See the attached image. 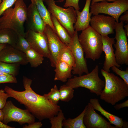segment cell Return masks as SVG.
<instances>
[{"mask_svg": "<svg viewBox=\"0 0 128 128\" xmlns=\"http://www.w3.org/2000/svg\"><path fill=\"white\" fill-rule=\"evenodd\" d=\"M50 17L57 35L63 43L69 46L71 43L72 37L55 16L51 14Z\"/></svg>", "mask_w": 128, "mask_h": 128, "instance_id": "obj_21", "label": "cell"}, {"mask_svg": "<svg viewBox=\"0 0 128 128\" xmlns=\"http://www.w3.org/2000/svg\"><path fill=\"white\" fill-rule=\"evenodd\" d=\"M125 28V31L127 35V37H128V23L124 26Z\"/></svg>", "mask_w": 128, "mask_h": 128, "instance_id": "obj_43", "label": "cell"}, {"mask_svg": "<svg viewBox=\"0 0 128 128\" xmlns=\"http://www.w3.org/2000/svg\"><path fill=\"white\" fill-rule=\"evenodd\" d=\"M4 114L1 109H0V121H2L3 118Z\"/></svg>", "mask_w": 128, "mask_h": 128, "instance_id": "obj_42", "label": "cell"}, {"mask_svg": "<svg viewBox=\"0 0 128 128\" xmlns=\"http://www.w3.org/2000/svg\"><path fill=\"white\" fill-rule=\"evenodd\" d=\"M25 22L28 30L40 33L44 32L46 25L39 14L36 6L32 3L27 8Z\"/></svg>", "mask_w": 128, "mask_h": 128, "instance_id": "obj_17", "label": "cell"}, {"mask_svg": "<svg viewBox=\"0 0 128 128\" xmlns=\"http://www.w3.org/2000/svg\"><path fill=\"white\" fill-rule=\"evenodd\" d=\"M59 61L64 62L73 68L75 66L74 59L69 46H66L59 52L57 57L56 63Z\"/></svg>", "mask_w": 128, "mask_h": 128, "instance_id": "obj_24", "label": "cell"}, {"mask_svg": "<svg viewBox=\"0 0 128 128\" xmlns=\"http://www.w3.org/2000/svg\"><path fill=\"white\" fill-rule=\"evenodd\" d=\"M31 66L36 68L43 63V56L32 48L27 50L24 53Z\"/></svg>", "mask_w": 128, "mask_h": 128, "instance_id": "obj_26", "label": "cell"}, {"mask_svg": "<svg viewBox=\"0 0 128 128\" xmlns=\"http://www.w3.org/2000/svg\"><path fill=\"white\" fill-rule=\"evenodd\" d=\"M28 125H25L23 126V128H40L41 127L42 124L41 121L28 124Z\"/></svg>", "mask_w": 128, "mask_h": 128, "instance_id": "obj_37", "label": "cell"}, {"mask_svg": "<svg viewBox=\"0 0 128 128\" xmlns=\"http://www.w3.org/2000/svg\"><path fill=\"white\" fill-rule=\"evenodd\" d=\"M115 22L112 17L98 14L91 18L90 23L92 28L102 36L114 33Z\"/></svg>", "mask_w": 128, "mask_h": 128, "instance_id": "obj_12", "label": "cell"}, {"mask_svg": "<svg viewBox=\"0 0 128 128\" xmlns=\"http://www.w3.org/2000/svg\"><path fill=\"white\" fill-rule=\"evenodd\" d=\"M25 37L31 48L44 57L50 59V55L49 49L48 38L45 33L28 30L25 32Z\"/></svg>", "mask_w": 128, "mask_h": 128, "instance_id": "obj_11", "label": "cell"}, {"mask_svg": "<svg viewBox=\"0 0 128 128\" xmlns=\"http://www.w3.org/2000/svg\"><path fill=\"white\" fill-rule=\"evenodd\" d=\"M85 108L83 122L86 128H117L97 113L89 102Z\"/></svg>", "mask_w": 128, "mask_h": 128, "instance_id": "obj_13", "label": "cell"}, {"mask_svg": "<svg viewBox=\"0 0 128 128\" xmlns=\"http://www.w3.org/2000/svg\"><path fill=\"white\" fill-rule=\"evenodd\" d=\"M55 68V81L59 80L65 82L68 79L71 78L73 67L66 63L63 61H58L56 63Z\"/></svg>", "mask_w": 128, "mask_h": 128, "instance_id": "obj_20", "label": "cell"}, {"mask_svg": "<svg viewBox=\"0 0 128 128\" xmlns=\"http://www.w3.org/2000/svg\"><path fill=\"white\" fill-rule=\"evenodd\" d=\"M4 90L0 89V109H2L7 102V98L10 97L8 94L5 93Z\"/></svg>", "mask_w": 128, "mask_h": 128, "instance_id": "obj_36", "label": "cell"}, {"mask_svg": "<svg viewBox=\"0 0 128 128\" xmlns=\"http://www.w3.org/2000/svg\"><path fill=\"white\" fill-rule=\"evenodd\" d=\"M60 94V100L65 102H68L74 97V89L66 84L61 86L59 89Z\"/></svg>", "mask_w": 128, "mask_h": 128, "instance_id": "obj_27", "label": "cell"}, {"mask_svg": "<svg viewBox=\"0 0 128 128\" xmlns=\"http://www.w3.org/2000/svg\"><path fill=\"white\" fill-rule=\"evenodd\" d=\"M18 34L14 31L8 28L0 30V43L7 44L15 48Z\"/></svg>", "mask_w": 128, "mask_h": 128, "instance_id": "obj_23", "label": "cell"}, {"mask_svg": "<svg viewBox=\"0 0 128 128\" xmlns=\"http://www.w3.org/2000/svg\"><path fill=\"white\" fill-rule=\"evenodd\" d=\"M44 32L48 38L50 56L49 59L51 66L55 68L58 56L61 50L66 46L60 39L56 33L48 25L46 26Z\"/></svg>", "mask_w": 128, "mask_h": 128, "instance_id": "obj_14", "label": "cell"}, {"mask_svg": "<svg viewBox=\"0 0 128 128\" xmlns=\"http://www.w3.org/2000/svg\"><path fill=\"white\" fill-rule=\"evenodd\" d=\"M7 44H1L0 43V51L5 47Z\"/></svg>", "mask_w": 128, "mask_h": 128, "instance_id": "obj_44", "label": "cell"}, {"mask_svg": "<svg viewBox=\"0 0 128 128\" xmlns=\"http://www.w3.org/2000/svg\"><path fill=\"white\" fill-rule=\"evenodd\" d=\"M124 22H115V39L116 43L114 44L115 48L114 52L117 63L119 65H128V45L127 36L123 28Z\"/></svg>", "mask_w": 128, "mask_h": 128, "instance_id": "obj_9", "label": "cell"}, {"mask_svg": "<svg viewBox=\"0 0 128 128\" xmlns=\"http://www.w3.org/2000/svg\"><path fill=\"white\" fill-rule=\"evenodd\" d=\"M99 66L97 65L90 73L78 77L74 76L69 79L65 84L73 89L84 87L91 93L100 96L105 86V82L99 77Z\"/></svg>", "mask_w": 128, "mask_h": 128, "instance_id": "obj_5", "label": "cell"}, {"mask_svg": "<svg viewBox=\"0 0 128 128\" xmlns=\"http://www.w3.org/2000/svg\"><path fill=\"white\" fill-rule=\"evenodd\" d=\"M101 73L105 79V85L100 99L114 105L128 96V85L122 78L103 69Z\"/></svg>", "mask_w": 128, "mask_h": 128, "instance_id": "obj_2", "label": "cell"}, {"mask_svg": "<svg viewBox=\"0 0 128 128\" xmlns=\"http://www.w3.org/2000/svg\"><path fill=\"white\" fill-rule=\"evenodd\" d=\"M32 82L31 79L23 76L24 91H17L7 86L5 87L4 90L10 97L23 105L39 121L56 115L61 110L60 107L52 103L43 95L35 92L31 87Z\"/></svg>", "mask_w": 128, "mask_h": 128, "instance_id": "obj_1", "label": "cell"}, {"mask_svg": "<svg viewBox=\"0 0 128 128\" xmlns=\"http://www.w3.org/2000/svg\"><path fill=\"white\" fill-rule=\"evenodd\" d=\"M91 0H86L84 7L82 12L76 10L77 20L73 26L74 29L78 31H82L90 26L92 14L90 12V7Z\"/></svg>", "mask_w": 128, "mask_h": 128, "instance_id": "obj_19", "label": "cell"}, {"mask_svg": "<svg viewBox=\"0 0 128 128\" xmlns=\"http://www.w3.org/2000/svg\"><path fill=\"white\" fill-rule=\"evenodd\" d=\"M34 4L45 24L50 26L55 33V29L51 19L50 14L45 6L43 0H30Z\"/></svg>", "mask_w": 128, "mask_h": 128, "instance_id": "obj_22", "label": "cell"}, {"mask_svg": "<svg viewBox=\"0 0 128 128\" xmlns=\"http://www.w3.org/2000/svg\"><path fill=\"white\" fill-rule=\"evenodd\" d=\"M89 102L95 110L99 111L108 120L111 124L114 125L117 128H128V122L123 120L122 118L111 114L104 109L101 106L98 99H91Z\"/></svg>", "mask_w": 128, "mask_h": 128, "instance_id": "obj_18", "label": "cell"}, {"mask_svg": "<svg viewBox=\"0 0 128 128\" xmlns=\"http://www.w3.org/2000/svg\"><path fill=\"white\" fill-rule=\"evenodd\" d=\"M20 65L0 61V70L5 73L15 76L18 73Z\"/></svg>", "mask_w": 128, "mask_h": 128, "instance_id": "obj_28", "label": "cell"}, {"mask_svg": "<svg viewBox=\"0 0 128 128\" xmlns=\"http://www.w3.org/2000/svg\"><path fill=\"white\" fill-rule=\"evenodd\" d=\"M17 0H2L0 5V17L6 10L10 8Z\"/></svg>", "mask_w": 128, "mask_h": 128, "instance_id": "obj_33", "label": "cell"}, {"mask_svg": "<svg viewBox=\"0 0 128 128\" xmlns=\"http://www.w3.org/2000/svg\"><path fill=\"white\" fill-rule=\"evenodd\" d=\"M112 70L116 74L119 75L127 84L128 85V68L127 67L125 71L122 70L115 66L111 67Z\"/></svg>", "mask_w": 128, "mask_h": 128, "instance_id": "obj_32", "label": "cell"}, {"mask_svg": "<svg viewBox=\"0 0 128 128\" xmlns=\"http://www.w3.org/2000/svg\"><path fill=\"white\" fill-rule=\"evenodd\" d=\"M102 39L103 51L105 55L103 69L107 72H110V69L112 67L115 66L119 68L120 66L116 61L113 47L115 42V38L110 37L107 36H102Z\"/></svg>", "mask_w": 128, "mask_h": 128, "instance_id": "obj_16", "label": "cell"}, {"mask_svg": "<svg viewBox=\"0 0 128 128\" xmlns=\"http://www.w3.org/2000/svg\"><path fill=\"white\" fill-rule=\"evenodd\" d=\"M65 119L62 110L61 109L55 116L49 119L51 124V128H62L63 127V121Z\"/></svg>", "mask_w": 128, "mask_h": 128, "instance_id": "obj_30", "label": "cell"}, {"mask_svg": "<svg viewBox=\"0 0 128 128\" xmlns=\"http://www.w3.org/2000/svg\"><path fill=\"white\" fill-rule=\"evenodd\" d=\"M27 8L23 0H17L14 8L5 10L0 17V30L10 29L25 37L24 25L26 19Z\"/></svg>", "mask_w": 128, "mask_h": 128, "instance_id": "obj_3", "label": "cell"}, {"mask_svg": "<svg viewBox=\"0 0 128 128\" xmlns=\"http://www.w3.org/2000/svg\"><path fill=\"white\" fill-rule=\"evenodd\" d=\"M0 61L22 65L28 63L24 53L8 44L0 51Z\"/></svg>", "mask_w": 128, "mask_h": 128, "instance_id": "obj_15", "label": "cell"}, {"mask_svg": "<svg viewBox=\"0 0 128 128\" xmlns=\"http://www.w3.org/2000/svg\"><path fill=\"white\" fill-rule=\"evenodd\" d=\"M2 0H0V5L2 2Z\"/></svg>", "mask_w": 128, "mask_h": 128, "instance_id": "obj_46", "label": "cell"}, {"mask_svg": "<svg viewBox=\"0 0 128 128\" xmlns=\"http://www.w3.org/2000/svg\"><path fill=\"white\" fill-rule=\"evenodd\" d=\"M43 96L48 100L54 104L57 105L60 100V94L59 90L56 85L51 88L50 91L47 94Z\"/></svg>", "mask_w": 128, "mask_h": 128, "instance_id": "obj_29", "label": "cell"}, {"mask_svg": "<svg viewBox=\"0 0 128 128\" xmlns=\"http://www.w3.org/2000/svg\"><path fill=\"white\" fill-rule=\"evenodd\" d=\"M6 74H8L5 73L0 70V75Z\"/></svg>", "mask_w": 128, "mask_h": 128, "instance_id": "obj_45", "label": "cell"}, {"mask_svg": "<svg viewBox=\"0 0 128 128\" xmlns=\"http://www.w3.org/2000/svg\"><path fill=\"white\" fill-rule=\"evenodd\" d=\"M117 0H92L91 2V5H93L96 2H97L100 1H109L114 2Z\"/></svg>", "mask_w": 128, "mask_h": 128, "instance_id": "obj_41", "label": "cell"}, {"mask_svg": "<svg viewBox=\"0 0 128 128\" xmlns=\"http://www.w3.org/2000/svg\"><path fill=\"white\" fill-rule=\"evenodd\" d=\"M14 127L10 126L5 124L0 121V128H14Z\"/></svg>", "mask_w": 128, "mask_h": 128, "instance_id": "obj_40", "label": "cell"}, {"mask_svg": "<svg viewBox=\"0 0 128 128\" xmlns=\"http://www.w3.org/2000/svg\"><path fill=\"white\" fill-rule=\"evenodd\" d=\"M124 15L120 17V20L121 21H126L127 23L128 22V12L126 11Z\"/></svg>", "mask_w": 128, "mask_h": 128, "instance_id": "obj_39", "label": "cell"}, {"mask_svg": "<svg viewBox=\"0 0 128 128\" xmlns=\"http://www.w3.org/2000/svg\"><path fill=\"white\" fill-rule=\"evenodd\" d=\"M2 110L4 114L2 122L5 124L11 122H17L21 125L35 122V117L27 109L17 107L11 101H7Z\"/></svg>", "mask_w": 128, "mask_h": 128, "instance_id": "obj_8", "label": "cell"}, {"mask_svg": "<svg viewBox=\"0 0 128 128\" xmlns=\"http://www.w3.org/2000/svg\"><path fill=\"white\" fill-rule=\"evenodd\" d=\"M78 32L75 30L72 37L71 43L68 46L71 50L75 60V66L73 68L72 73L80 76L84 73L87 74L89 72L84 53L79 42Z\"/></svg>", "mask_w": 128, "mask_h": 128, "instance_id": "obj_10", "label": "cell"}, {"mask_svg": "<svg viewBox=\"0 0 128 128\" xmlns=\"http://www.w3.org/2000/svg\"><path fill=\"white\" fill-rule=\"evenodd\" d=\"M114 107L116 110H118L120 109L128 107V100H127L122 103L115 104L114 105Z\"/></svg>", "mask_w": 128, "mask_h": 128, "instance_id": "obj_38", "label": "cell"}, {"mask_svg": "<svg viewBox=\"0 0 128 128\" xmlns=\"http://www.w3.org/2000/svg\"><path fill=\"white\" fill-rule=\"evenodd\" d=\"M78 40L86 58L95 61L100 58L103 51L102 36L90 26L82 31Z\"/></svg>", "mask_w": 128, "mask_h": 128, "instance_id": "obj_4", "label": "cell"}, {"mask_svg": "<svg viewBox=\"0 0 128 128\" xmlns=\"http://www.w3.org/2000/svg\"><path fill=\"white\" fill-rule=\"evenodd\" d=\"M17 79L15 76L8 74L0 75V84L6 83H17Z\"/></svg>", "mask_w": 128, "mask_h": 128, "instance_id": "obj_34", "label": "cell"}, {"mask_svg": "<svg viewBox=\"0 0 128 128\" xmlns=\"http://www.w3.org/2000/svg\"><path fill=\"white\" fill-rule=\"evenodd\" d=\"M47 6V9L51 14L57 19L59 22L67 31L72 37L75 30L73 24L77 18L76 11L72 7L64 8L56 5L54 0H43Z\"/></svg>", "mask_w": 128, "mask_h": 128, "instance_id": "obj_6", "label": "cell"}, {"mask_svg": "<svg viewBox=\"0 0 128 128\" xmlns=\"http://www.w3.org/2000/svg\"><path fill=\"white\" fill-rule=\"evenodd\" d=\"M90 13L93 15L103 13L108 14L114 18L119 22L120 15L128 10V0H117L109 3L104 1L96 2L90 6Z\"/></svg>", "mask_w": 128, "mask_h": 128, "instance_id": "obj_7", "label": "cell"}, {"mask_svg": "<svg viewBox=\"0 0 128 128\" xmlns=\"http://www.w3.org/2000/svg\"><path fill=\"white\" fill-rule=\"evenodd\" d=\"M85 110V107L82 112L74 118H69L64 119L63 121V127L64 128H86L83 122Z\"/></svg>", "mask_w": 128, "mask_h": 128, "instance_id": "obj_25", "label": "cell"}, {"mask_svg": "<svg viewBox=\"0 0 128 128\" xmlns=\"http://www.w3.org/2000/svg\"><path fill=\"white\" fill-rule=\"evenodd\" d=\"M65 0V2L63 6L66 8L72 7L75 10H79L80 9L79 5V0H60L59 1L62 2Z\"/></svg>", "mask_w": 128, "mask_h": 128, "instance_id": "obj_35", "label": "cell"}, {"mask_svg": "<svg viewBox=\"0 0 128 128\" xmlns=\"http://www.w3.org/2000/svg\"><path fill=\"white\" fill-rule=\"evenodd\" d=\"M15 48L25 53L27 50L31 48V46L24 36L18 34Z\"/></svg>", "mask_w": 128, "mask_h": 128, "instance_id": "obj_31", "label": "cell"}]
</instances>
